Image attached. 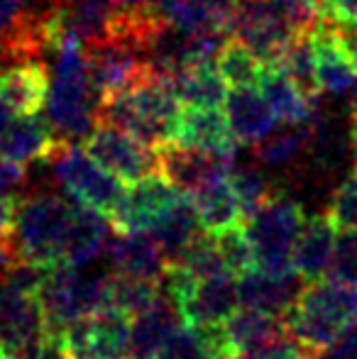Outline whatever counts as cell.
<instances>
[{"instance_id": "4dcf8cb0", "label": "cell", "mask_w": 357, "mask_h": 359, "mask_svg": "<svg viewBox=\"0 0 357 359\" xmlns=\"http://www.w3.org/2000/svg\"><path fill=\"white\" fill-rule=\"evenodd\" d=\"M154 359H225L215 327H196L189 323L174 325L164 337Z\"/></svg>"}, {"instance_id": "ffe728a7", "label": "cell", "mask_w": 357, "mask_h": 359, "mask_svg": "<svg viewBox=\"0 0 357 359\" xmlns=\"http://www.w3.org/2000/svg\"><path fill=\"white\" fill-rule=\"evenodd\" d=\"M225 115L238 142L255 144L274 133L276 113L255 86H235L225 98Z\"/></svg>"}, {"instance_id": "2e32d148", "label": "cell", "mask_w": 357, "mask_h": 359, "mask_svg": "<svg viewBox=\"0 0 357 359\" xmlns=\"http://www.w3.org/2000/svg\"><path fill=\"white\" fill-rule=\"evenodd\" d=\"M49 72L42 59H20L0 69V100L15 115H34L47 105Z\"/></svg>"}, {"instance_id": "277c9868", "label": "cell", "mask_w": 357, "mask_h": 359, "mask_svg": "<svg viewBox=\"0 0 357 359\" xmlns=\"http://www.w3.org/2000/svg\"><path fill=\"white\" fill-rule=\"evenodd\" d=\"M72 217L74 205L57 194L34 191L18 198V213L10 237L20 259L37 266H49L62 259Z\"/></svg>"}, {"instance_id": "5b68a950", "label": "cell", "mask_w": 357, "mask_h": 359, "mask_svg": "<svg viewBox=\"0 0 357 359\" xmlns=\"http://www.w3.org/2000/svg\"><path fill=\"white\" fill-rule=\"evenodd\" d=\"M304 208L276 191L264 205L245 217V235L255 252V266L269 274H286L291 269V252L304 227Z\"/></svg>"}, {"instance_id": "b9f144b4", "label": "cell", "mask_w": 357, "mask_h": 359, "mask_svg": "<svg viewBox=\"0 0 357 359\" xmlns=\"http://www.w3.org/2000/svg\"><path fill=\"white\" fill-rule=\"evenodd\" d=\"M306 359H357V330L353 327V330L343 332L338 340L311 352Z\"/></svg>"}, {"instance_id": "60d3db41", "label": "cell", "mask_w": 357, "mask_h": 359, "mask_svg": "<svg viewBox=\"0 0 357 359\" xmlns=\"http://www.w3.org/2000/svg\"><path fill=\"white\" fill-rule=\"evenodd\" d=\"M27 169L22 164L0 156V194L22 198L25 191H27Z\"/></svg>"}, {"instance_id": "3957f363", "label": "cell", "mask_w": 357, "mask_h": 359, "mask_svg": "<svg viewBox=\"0 0 357 359\" xmlns=\"http://www.w3.org/2000/svg\"><path fill=\"white\" fill-rule=\"evenodd\" d=\"M281 318L309 357L357 327V286L330 279L309 281Z\"/></svg>"}, {"instance_id": "d4e9b609", "label": "cell", "mask_w": 357, "mask_h": 359, "mask_svg": "<svg viewBox=\"0 0 357 359\" xmlns=\"http://www.w3.org/2000/svg\"><path fill=\"white\" fill-rule=\"evenodd\" d=\"M260 93L267 98L271 110L281 123L289 125H309L316 118L318 100L306 95L294 79L279 67V64H264L260 72Z\"/></svg>"}, {"instance_id": "5bb4252c", "label": "cell", "mask_w": 357, "mask_h": 359, "mask_svg": "<svg viewBox=\"0 0 357 359\" xmlns=\"http://www.w3.org/2000/svg\"><path fill=\"white\" fill-rule=\"evenodd\" d=\"M181 191L164 174H149L140 181H133L125 189L118 208L110 215V225L115 232H149L172 203L179 198Z\"/></svg>"}, {"instance_id": "bcb514c9", "label": "cell", "mask_w": 357, "mask_h": 359, "mask_svg": "<svg viewBox=\"0 0 357 359\" xmlns=\"http://www.w3.org/2000/svg\"><path fill=\"white\" fill-rule=\"evenodd\" d=\"M350 149H353L355 171H357V123H353V128H350Z\"/></svg>"}, {"instance_id": "7dc6e473", "label": "cell", "mask_w": 357, "mask_h": 359, "mask_svg": "<svg viewBox=\"0 0 357 359\" xmlns=\"http://www.w3.org/2000/svg\"><path fill=\"white\" fill-rule=\"evenodd\" d=\"M350 120H353V123H357V98L353 100V108H350Z\"/></svg>"}, {"instance_id": "7a4b0ae2", "label": "cell", "mask_w": 357, "mask_h": 359, "mask_svg": "<svg viewBox=\"0 0 357 359\" xmlns=\"http://www.w3.org/2000/svg\"><path fill=\"white\" fill-rule=\"evenodd\" d=\"M181 113L184 105L174 93L172 79L154 72L125 93L95 105V123L115 125L157 149L177 140Z\"/></svg>"}, {"instance_id": "603a6c76", "label": "cell", "mask_w": 357, "mask_h": 359, "mask_svg": "<svg viewBox=\"0 0 357 359\" xmlns=\"http://www.w3.org/2000/svg\"><path fill=\"white\" fill-rule=\"evenodd\" d=\"M335 247V225L328 215H311L304 220L294 252H291V269L304 281H318L325 276Z\"/></svg>"}, {"instance_id": "83f0119b", "label": "cell", "mask_w": 357, "mask_h": 359, "mask_svg": "<svg viewBox=\"0 0 357 359\" xmlns=\"http://www.w3.org/2000/svg\"><path fill=\"white\" fill-rule=\"evenodd\" d=\"M174 93L184 108H220L228 98V81L218 72L215 62H201L184 67L172 76Z\"/></svg>"}, {"instance_id": "30bf717a", "label": "cell", "mask_w": 357, "mask_h": 359, "mask_svg": "<svg viewBox=\"0 0 357 359\" xmlns=\"http://www.w3.org/2000/svg\"><path fill=\"white\" fill-rule=\"evenodd\" d=\"M301 29H296L276 5L264 0H238L230 37L243 42L264 64L279 62Z\"/></svg>"}, {"instance_id": "7bdbcfd3", "label": "cell", "mask_w": 357, "mask_h": 359, "mask_svg": "<svg viewBox=\"0 0 357 359\" xmlns=\"http://www.w3.org/2000/svg\"><path fill=\"white\" fill-rule=\"evenodd\" d=\"M323 8L325 20L338 25H355L357 22V0H318Z\"/></svg>"}, {"instance_id": "9a60e30c", "label": "cell", "mask_w": 357, "mask_h": 359, "mask_svg": "<svg viewBox=\"0 0 357 359\" xmlns=\"http://www.w3.org/2000/svg\"><path fill=\"white\" fill-rule=\"evenodd\" d=\"M159 154V174H164L179 191L194 194L201 186L215 179L230 176L235 169V156L215 154L198 147H186L179 142H167L157 147Z\"/></svg>"}, {"instance_id": "d6a6232c", "label": "cell", "mask_w": 357, "mask_h": 359, "mask_svg": "<svg viewBox=\"0 0 357 359\" xmlns=\"http://www.w3.org/2000/svg\"><path fill=\"white\" fill-rule=\"evenodd\" d=\"M164 279H142V276L113 274L110 279V308L128 313L130 318L147 311L162 296Z\"/></svg>"}, {"instance_id": "f35d334b", "label": "cell", "mask_w": 357, "mask_h": 359, "mask_svg": "<svg viewBox=\"0 0 357 359\" xmlns=\"http://www.w3.org/2000/svg\"><path fill=\"white\" fill-rule=\"evenodd\" d=\"M264 3L276 5L301 32H311L325 20L318 0H264Z\"/></svg>"}, {"instance_id": "1f68e13d", "label": "cell", "mask_w": 357, "mask_h": 359, "mask_svg": "<svg viewBox=\"0 0 357 359\" xmlns=\"http://www.w3.org/2000/svg\"><path fill=\"white\" fill-rule=\"evenodd\" d=\"M311 147V130L309 125H294V130L284 133H271L264 140L252 144V156L260 166L267 169H286L296 164L301 156L309 154Z\"/></svg>"}, {"instance_id": "6da1fadb", "label": "cell", "mask_w": 357, "mask_h": 359, "mask_svg": "<svg viewBox=\"0 0 357 359\" xmlns=\"http://www.w3.org/2000/svg\"><path fill=\"white\" fill-rule=\"evenodd\" d=\"M49 54L54 57V64L49 74L47 120L52 123L59 142H83L95 128V105H98L90 86L86 44L69 32Z\"/></svg>"}, {"instance_id": "8d00e7d4", "label": "cell", "mask_w": 357, "mask_h": 359, "mask_svg": "<svg viewBox=\"0 0 357 359\" xmlns=\"http://www.w3.org/2000/svg\"><path fill=\"white\" fill-rule=\"evenodd\" d=\"M325 279L357 286V230H340V235H335L333 257L325 269Z\"/></svg>"}, {"instance_id": "836d02e7", "label": "cell", "mask_w": 357, "mask_h": 359, "mask_svg": "<svg viewBox=\"0 0 357 359\" xmlns=\"http://www.w3.org/2000/svg\"><path fill=\"white\" fill-rule=\"evenodd\" d=\"M215 67L223 74V79L228 81L230 88H235V86H257L264 62L260 57H255L243 42H238L235 37H228L223 47H220L218 57H215Z\"/></svg>"}, {"instance_id": "9c48e42d", "label": "cell", "mask_w": 357, "mask_h": 359, "mask_svg": "<svg viewBox=\"0 0 357 359\" xmlns=\"http://www.w3.org/2000/svg\"><path fill=\"white\" fill-rule=\"evenodd\" d=\"M37 293L25 291L3 276L0 279V350L15 359H25L39 342L49 337Z\"/></svg>"}, {"instance_id": "cb8c5ba5", "label": "cell", "mask_w": 357, "mask_h": 359, "mask_svg": "<svg viewBox=\"0 0 357 359\" xmlns=\"http://www.w3.org/2000/svg\"><path fill=\"white\" fill-rule=\"evenodd\" d=\"M284 330V318L276 316V313L257 311V308H245L240 313H233L223 325L215 327L225 359L240 357L243 352L262 345L269 337L279 335Z\"/></svg>"}, {"instance_id": "4fadbf2b", "label": "cell", "mask_w": 357, "mask_h": 359, "mask_svg": "<svg viewBox=\"0 0 357 359\" xmlns=\"http://www.w3.org/2000/svg\"><path fill=\"white\" fill-rule=\"evenodd\" d=\"M314 69L321 93L343 95L357 88V44L345 25L323 20L311 29Z\"/></svg>"}, {"instance_id": "f1b7e54d", "label": "cell", "mask_w": 357, "mask_h": 359, "mask_svg": "<svg viewBox=\"0 0 357 359\" xmlns=\"http://www.w3.org/2000/svg\"><path fill=\"white\" fill-rule=\"evenodd\" d=\"M201 232H203V227H201L198 213H196L194 198H191V194L181 191L179 198L172 203V208L154 222L149 235L162 247L164 257H167V264H169V262L177 259Z\"/></svg>"}, {"instance_id": "f546056e", "label": "cell", "mask_w": 357, "mask_h": 359, "mask_svg": "<svg viewBox=\"0 0 357 359\" xmlns=\"http://www.w3.org/2000/svg\"><path fill=\"white\" fill-rule=\"evenodd\" d=\"M191 198H194L201 227L210 235H218L228 227L240 225L243 210H240L238 196H235L233 184H230V176L201 186L198 191L191 194Z\"/></svg>"}, {"instance_id": "ac0fdd59", "label": "cell", "mask_w": 357, "mask_h": 359, "mask_svg": "<svg viewBox=\"0 0 357 359\" xmlns=\"http://www.w3.org/2000/svg\"><path fill=\"white\" fill-rule=\"evenodd\" d=\"M62 144L47 118L39 113L20 115L18 123H10L0 135V156L27 166L34 161H49Z\"/></svg>"}, {"instance_id": "ba28073f", "label": "cell", "mask_w": 357, "mask_h": 359, "mask_svg": "<svg viewBox=\"0 0 357 359\" xmlns=\"http://www.w3.org/2000/svg\"><path fill=\"white\" fill-rule=\"evenodd\" d=\"M133 318L118 308H103L76 318L59 335L67 359H128Z\"/></svg>"}, {"instance_id": "e575fe53", "label": "cell", "mask_w": 357, "mask_h": 359, "mask_svg": "<svg viewBox=\"0 0 357 359\" xmlns=\"http://www.w3.org/2000/svg\"><path fill=\"white\" fill-rule=\"evenodd\" d=\"M230 184H233V191L238 196V203L243 215H252L260 205H264L271 196L276 194L274 181L264 174L257 166H243V169H233L230 171Z\"/></svg>"}, {"instance_id": "d6986e66", "label": "cell", "mask_w": 357, "mask_h": 359, "mask_svg": "<svg viewBox=\"0 0 357 359\" xmlns=\"http://www.w3.org/2000/svg\"><path fill=\"white\" fill-rule=\"evenodd\" d=\"M105 250H108V259L118 274L164 279L167 257L149 232H115Z\"/></svg>"}, {"instance_id": "44dd1931", "label": "cell", "mask_w": 357, "mask_h": 359, "mask_svg": "<svg viewBox=\"0 0 357 359\" xmlns=\"http://www.w3.org/2000/svg\"><path fill=\"white\" fill-rule=\"evenodd\" d=\"M174 142L228 156H238L240 144L228 123V115L220 108H184Z\"/></svg>"}, {"instance_id": "52a82bcc", "label": "cell", "mask_w": 357, "mask_h": 359, "mask_svg": "<svg viewBox=\"0 0 357 359\" xmlns=\"http://www.w3.org/2000/svg\"><path fill=\"white\" fill-rule=\"evenodd\" d=\"M164 284H167V293L177 306L181 323H189L196 327L223 325L240 303L235 274L194 279L174 266H167Z\"/></svg>"}, {"instance_id": "e0dca14e", "label": "cell", "mask_w": 357, "mask_h": 359, "mask_svg": "<svg viewBox=\"0 0 357 359\" xmlns=\"http://www.w3.org/2000/svg\"><path fill=\"white\" fill-rule=\"evenodd\" d=\"M238 0H157V15L164 25L184 32L230 34Z\"/></svg>"}, {"instance_id": "74e56055", "label": "cell", "mask_w": 357, "mask_h": 359, "mask_svg": "<svg viewBox=\"0 0 357 359\" xmlns=\"http://www.w3.org/2000/svg\"><path fill=\"white\" fill-rule=\"evenodd\" d=\"M328 217L340 230H357V171L345 176L330 194Z\"/></svg>"}, {"instance_id": "ee69618b", "label": "cell", "mask_w": 357, "mask_h": 359, "mask_svg": "<svg viewBox=\"0 0 357 359\" xmlns=\"http://www.w3.org/2000/svg\"><path fill=\"white\" fill-rule=\"evenodd\" d=\"M15 213H18V198L0 194V240H8L13 235Z\"/></svg>"}, {"instance_id": "ab89813d", "label": "cell", "mask_w": 357, "mask_h": 359, "mask_svg": "<svg viewBox=\"0 0 357 359\" xmlns=\"http://www.w3.org/2000/svg\"><path fill=\"white\" fill-rule=\"evenodd\" d=\"M235 359H306V352H304V347L291 337V332L284 330V332H279V335L269 337L262 345L243 352V355Z\"/></svg>"}, {"instance_id": "4316f807", "label": "cell", "mask_w": 357, "mask_h": 359, "mask_svg": "<svg viewBox=\"0 0 357 359\" xmlns=\"http://www.w3.org/2000/svg\"><path fill=\"white\" fill-rule=\"evenodd\" d=\"M179 311L172 296L162 291V296L130 323V352L128 359H154L162 347L164 337L179 325Z\"/></svg>"}, {"instance_id": "7402d4cb", "label": "cell", "mask_w": 357, "mask_h": 359, "mask_svg": "<svg viewBox=\"0 0 357 359\" xmlns=\"http://www.w3.org/2000/svg\"><path fill=\"white\" fill-rule=\"evenodd\" d=\"M301 281L304 279L296 271L269 274V271L255 266V269H248L238 276V296L245 308H257V311L284 316L286 308L299 296Z\"/></svg>"}, {"instance_id": "8992f818", "label": "cell", "mask_w": 357, "mask_h": 359, "mask_svg": "<svg viewBox=\"0 0 357 359\" xmlns=\"http://www.w3.org/2000/svg\"><path fill=\"white\" fill-rule=\"evenodd\" d=\"M54 179L64 194L79 205L113 215L125 194V181L98 164L83 147L62 144L49 159Z\"/></svg>"}, {"instance_id": "d590c367", "label": "cell", "mask_w": 357, "mask_h": 359, "mask_svg": "<svg viewBox=\"0 0 357 359\" xmlns=\"http://www.w3.org/2000/svg\"><path fill=\"white\" fill-rule=\"evenodd\" d=\"M213 240H215V247H218L220 257H223L230 274L240 276L248 269H255L252 245H250L248 235H245V230L240 225L218 232V235H213Z\"/></svg>"}, {"instance_id": "f6af8a7d", "label": "cell", "mask_w": 357, "mask_h": 359, "mask_svg": "<svg viewBox=\"0 0 357 359\" xmlns=\"http://www.w3.org/2000/svg\"><path fill=\"white\" fill-rule=\"evenodd\" d=\"M13 118H15V113L8 108V105L3 103V100H0V135H3L5 130L10 128V123H13Z\"/></svg>"}, {"instance_id": "8fae6325", "label": "cell", "mask_w": 357, "mask_h": 359, "mask_svg": "<svg viewBox=\"0 0 357 359\" xmlns=\"http://www.w3.org/2000/svg\"><path fill=\"white\" fill-rule=\"evenodd\" d=\"M83 149L125 184L159 171V154L154 147L108 123H95L83 140Z\"/></svg>"}, {"instance_id": "7c38bea8", "label": "cell", "mask_w": 357, "mask_h": 359, "mask_svg": "<svg viewBox=\"0 0 357 359\" xmlns=\"http://www.w3.org/2000/svg\"><path fill=\"white\" fill-rule=\"evenodd\" d=\"M86 57L90 86H93L98 103L125 93L135 83L154 74L147 54L135 44L120 42V39H108L103 44H95V47H86Z\"/></svg>"}, {"instance_id": "484cf974", "label": "cell", "mask_w": 357, "mask_h": 359, "mask_svg": "<svg viewBox=\"0 0 357 359\" xmlns=\"http://www.w3.org/2000/svg\"><path fill=\"white\" fill-rule=\"evenodd\" d=\"M110 230H113V225L108 222V215L76 203L67 242H64L62 259L69 262L72 266H79V269L95 262L108 247Z\"/></svg>"}, {"instance_id": "c3c4849f", "label": "cell", "mask_w": 357, "mask_h": 359, "mask_svg": "<svg viewBox=\"0 0 357 359\" xmlns=\"http://www.w3.org/2000/svg\"><path fill=\"white\" fill-rule=\"evenodd\" d=\"M345 27L350 29V37H353V39H355V44H357V22H355V25H345Z\"/></svg>"}]
</instances>
